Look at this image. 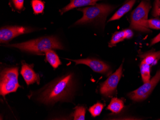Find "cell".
I'll return each instance as SVG.
<instances>
[{"mask_svg": "<svg viewBox=\"0 0 160 120\" xmlns=\"http://www.w3.org/2000/svg\"><path fill=\"white\" fill-rule=\"evenodd\" d=\"M34 31L35 29L29 27L14 26L2 27L0 30V42L1 43H6L20 35Z\"/></svg>", "mask_w": 160, "mask_h": 120, "instance_id": "cell-8", "label": "cell"}, {"mask_svg": "<svg viewBox=\"0 0 160 120\" xmlns=\"http://www.w3.org/2000/svg\"><path fill=\"white\" fill-rule=\"evenodd\" d=\"M21 74L23 76V78L28 85H29L36 82L39 84L40 82L39 74L35 72L33 69V66L28 65L25 62H22Z\"/></svg>", "mask_w": 160, "mask_h": 120, "instance_id": "cell-10", "label": "cell"}, {"mask_svg": "<svg viewBox=\"0 0 160 120\" xmlns=\"http://www.w3.org/2000/svg\"><path fill=\"white\" fill-rule=\"evenodd\" d=\"M124 108V103L122 100L117 98H113L108 106V109L112 113H120Z\"/></svg>", "mask_w": 160, "mask_h": 120, "instance_id": "cell-15", "label": "cell"}, {"mask_svg": "<svg viewBox=\"0 0 160 120\" xmlns=\"http://www.w3.org/2000/svg\"><path fill=\"white\" fill-rule=\"evenodd\" d=\"M160 1L159 0H155L152 15L153 17L160 16Z\"/></svg>", "mask_w": 160, "mask_h": 120, "instance_id": "cell-22", "label": "cell"}, {"mask_svg": "<svg viewBox=\"0 0 160 120\" xmlns=\"http://www.w3.org/2000/svg\"><path fill=\"white\" fill-rule=\"evenodd\" d=\"M14 7L18 10H21L24 6V0H12Z\"/></svg>", "mask_w": 160, "mask_h": 120, "instance_id": "cell-23", "label": "cell"}, {"mask_svg": "<svg viewBox=\"0 0 160 120\" xmlns=\"http://www.w3.org/2000/svg\"><path fill=\"white\" fill-rule=\"evenodd\" d=\"M136 0H127L125 3L122 5L117 11L115 12V14L112 16V17L109 20L108 22H110L112 21L119 20L124 15L132 9L133 5H134Z\"/></svg>", "mask_w": 160, "mask_h": 120, "instance_id": "cell-12", "label": "cell"}, {"mask_svg": "<svg viewBox=\"0 0 160 120\" xmlns=\"http://www.w3.org/2000/svg\"><path fill=\"white\" fill-rule=\"evenodd\" d=\"M160 41V33H159L157 36H155L154 38L152 39L151 42V46L157 43Z\"/></svg>", "mask_w": 160, "mask_h": 120, "instance_id": "cell-25", "label": "cell"}, {"mask_svg": "<svg viewBox=\"0 0 160 120\" xmlns=\"http://www.w3.org/2000/svg\"><path fill=\"white\" fill-rule=\"evenodd\" d=\"M32 6L35 14L42 13L44 9V4L40 0H33Z\"/></svg>", "mask_w": 160, "mask_h": 120, "instance_id": "cell-21", "label": "cell"}, {"mask_svg": "<svg viewBox=\"0 0 160 120\" xmlns=\"http://www.w3.org/2000/svg\"><path fill=\"white\" fill-rule=\"evenodd\" d=\"M125 39H126V37L124 30L116 32L112 36L110 42L109 43V46L110 47H113L119 42L123 41Z\"/></svg>", "mask_w": 160, "mask_h": 120, "instance_id": "cell-18", "label": "cell"}, {"mask_svg": "<svg viewBox=\"0 0 160 120\" xmlns=\"http://www.w3.org/2000/svg\"><path fill=\"white\" fill-rule=\"evenodd\" d=\"M160 80V69L155 76L148 82L139 88L132 91L128 94L129 98L135 102H141L145 100L152 93L158 82Z\"/></svg>", "mask_w": 160, "mask_h": 120, "instance_id": "cell-6", "label": "cell"}, {"mask_svg": "<svg viewBox=\"0 0 160 120\" xmlns=\"http://www.w3.org/2000/svg\"></svg>", "mask_w": 160, "mask_h": 120, "instance_id": "cell-27", "label": "cell"}, {"mask_svg": "<svg viewBox=\"0 0 160 120\" xmlns=\"http://www.w3.org/2000/svg\"><path fill=\"white\" fill-rule=\"evenodd\" d=\"M75 63L76 65L83 64L87 65L91 68L94 72L101 73L104 75H108L110 74L111 70L110 67L106 63L98 59H80V60H70L66 59Z\"/></svg>", "mask_w": 160, "mask_h": 120, "instance_id": "cell-9", "label": "cell"}, {"mask_svg": "<svg viewBox=\"0 0 160 120\" xmlns=\"http://www.w3.org/2000/svg\"><path fill=\"white\" fill-rule=\"evenodd\" d=\"M140 71L142 75V79L144 83L148 82L151 78V65L142 61L140 65Z\"/></svg>", "mask_w": 160, "mask_h": 120, "instance_id": "cell-16", "label": "cell"}, {"mask_svg": "<svg viewBox=\"0 0 160 120\" xmlns=\"http://www.w3.org/2000/svg\"><path fill=\"white\" fill-rule=\"evenodd\" d=\"M104 105L101 103H98L91 107L89 109V111L92 117H96L101 114Z\"/></svg>", "mask_w": 160, "mask_h": 120, "instance_id": "cell-20", "label": "cell"}, {"mask_svg": "<svg viewBox=\"0 0 160 120\" xmlns=\"http://www.w3.org/2000/svg\"><path fill=\"white\" fill-rule=\"evenodd\" d=\"M46 56V61L48 62L50 65L54 68L57 69L62 64V62L59 56L56 53L53 49H49L45 53Z\"/></svg>", "mask_w": 160, "mask_h": 120, "instance_id": "cell-13", "label": "cell"}, {"mask_svg": "<svg viewBox=\"0 0 160 120\" xmlns=\"http://www.w3.org/2000/svg\"><path fill=\"white\" fill-rule=\"evenodd\" d=\"M160 54V51L156 52L151 50L148 52L146 53L141 55V58H143L142 61L146 63V64L149 65H152L155 61H157L158 60Z\"/></svg>", "mask_w": 160, "mask_h": 120, "instance_id": "cell-14", "label": "cell"}, {"mask_svg": "<svg viewBox=\"0 0 160 120\" xmlns=\"http://www.w3.org/2000/svg\"><path fill=\"white\" fill-rule=\"evenodd\" d=\"M98 1L100 0H72L69 4L60 10V12L62 15L66 12L75 8L87 5H94Z\"/></svg>", "mask_w": 160, "mask_h": 120, "instance_id": "cell-11", "label": "cell"}, {"mask_svg": "<svg viewBox=\"0 0 160 120\" xmlns=\"http://www.w3.org/2000/svg\"><path fill=\"white\" fill-rule=\"evenodd\" d=\"M7 46L18 48L22 51L40 55H43V54L49 49H64L60 41L53 36L40 37L20 43L9 45Z\"/></svg>", "mask_w": 160, "mask_h": 120, "instance_id": "cell-2", "label": "cell"}, {"mask_svg": "<svg viewBox=\"0 0 160 120\" xmlns=\"http://www.w3.org/2000/svg\"><path fill=\"white\" fill-rule=\"evenodd\" d=\"M150 8V3L146 1H143L132 12L130 16V27L132 29L142 32L151 31L149 28L143 27L140 25L142 21L148 19Z\"/></svg>", "mask_w": 160, "mask_h": 120, "instance_id": "cell-5", "label": "cell"}, {"mask_svg": "<svg viewBox=\"0 0 160 120\" xmlns=\"http://www.w3.org/2000/svg\"><path fill=\"white\" fill-rule=\"evenodd\" d=\"M142 26L147 28L160 29V20L158 19H151L142 21L140 24Z\"/></svg>", "mask_w": 160, "mask_h": 120, "instance_id": "cell-17", "label": "cell"}, {"mask_svg": "<svg viewBox=\"0 0 160 120\" xmlns=\"http://www.w3.org/2000/svg\"><path fill=\"white\" fill-rule=\"evenodd\" d=\"M160 55H159V58H158V60H160Z\"/></svg>", "mask_w": 160, "mask_h": 120, "instance_id": "cell-26", "label": "cell"}, {"mask_svg": "<svg viewBox=\"0 0 160 120\" xmlns=\"http://www.w3.org/2000/svg\"><path fill=\"white\" fill-rule=\"evenodd\" d=\"M115 7L112 5L107 4H98L83 8L78 9L83 13L81 18L77 21L75 25H83L89 24L105 25L107 17Z\"/></svg>", "mask_w": 160, "mask_h": 120, "instance_id": "cell-3", "label": "cell"}, {"mask_svg": "<svg viewBox=\"0 0 160 120\" xmlns=\"http://www.w3.org/2000/svg\"><path fill=\"white\" fill-rule=\"evenodd\" d=\"M0 77V94L3 97L16 92L20 87L18 67L5 68L2 70Z\"/></svg>", "mask_w": 160, "mask_h": 120, "instance_id": "cell-4", "label": "cell"}, {"mask_svg": "<svg viewBox=\"0 0 160 120\" xmlns=\"http://www.w3.org/2000/svg\"><path fill=\"white\" fill-rule=\"evenodd\" d=\"M73 89V77L66 74L56 79L38 92V100L46 105H53L59 102H68Z\"/></svg>", "mask_w": 160, "mask_h": 120, "instance_id": "cell-1", "label": "cell"}, {"mask_svg": "<svg viewBox=\"0 0 160 120\" xmlns=\"http://www.w3.org/2000/svg\"><path fill=\"white\" fill-rule=\"evenodd\" d=\"M125 35L126 39H130L133 36V33L131 29H127L124 30Z\"/></svg>", "mask_w": 160, "mask_h": 120, "instance_id": "cell-24", "label": "cell"}, {"mask_svg": "<svg viewBox=\"0 0 160 120\" xmlns=\"http://www.w3.org/2000/svg\"><path fill=\"white\" fill-rule=\"evenodd\" d=\"M122 70L123 64L120 65L115 73L111 74L105 82L102 83L100 92L102 95L106 97H110L115 94L122 75Z\"/></svg>", "mask_w": 160, "mask_h": 120, "instance_id": "cell-7", "label": "cell"}, {"mask_svg": "<svg viewBox=\"0 0 160 120\" xmlns=\"http://www.w3.org/2000/svg\"><path fill=\"white\" fill-rule=\"evenodd\" d=\"M86 109L83 106H77L75 108L73 113V117L75 120H85Z\"/></svg>", "mask_w": 160, "mask_h": 120, "instance_id": "cell-19", "label": "cell"}]
</instances>
